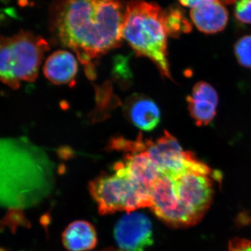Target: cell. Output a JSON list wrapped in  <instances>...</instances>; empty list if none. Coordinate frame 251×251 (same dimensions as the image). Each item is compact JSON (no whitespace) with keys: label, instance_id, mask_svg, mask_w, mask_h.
Returning a JSON list of instances; mask_svg holds the SVG:
<instances>
[{"label":"cell","instance_id":"6da1fadb","mask_svg":"<svg viewBox=\"0 0 251 251\" xmlns=\"http://www.w3.org/2000/svg\"><path fill=\"white\" fill-rule=\"evenodd\" d=\"M126 9L124 0H56L50 11L51 31L94 78L93 61L121 43Z\"/></svg>","mask_w":251,"mask_h":251},{"label":"cell","instance_id":"7a4b0ae2","mask_svg":"<svg viewBox=\"0 0 251 251\" xmlns=\"http://www.w3.org/2000/svg\"><path fill=\"white\" fill-rule=\"evenodd\" d=\"M54 171L47 153L27 138H0V190H11L16 207L34 205L49 196Z\"/></svg>","mask_w":251,"mask_h":251},{"label":"cell","instance_id":"3957f363","mask_svg":"<svg viewBox=\"0 0 251 251\" xmlns=\"http://www.w3.org/2000/svg\"><path fill=\"white\" fill-rule=\"evenodd\" d=\"M168 36L165 11L161 6L144 0H131L127 3L122 39L138 55L151 59L163 76L171 79L167 58Z\"/></svg>","mask_w":251,"mask_h":251},{"label":"cell","instance_id":"277c9868","mask_svg":"<svg viewBox=\"0 0 251 251\" xmlns=\"http://www.w3.org/2000/svg\"><path fill=\"white\" fill-rule=\"evenodd\" d=\"M49 49L46 39L29 31L0 36V82L16 90L23 82H34Z\"/></svg>","mask_w":251,"mask_h":251},{"label":"cell","instance_id":"5b68a950","mask_svg":"<svg viewBox=\"0 0 251 251\" xmlns=\"http://www.w3.org/2000/svg\"><path fill=\"white\" fill-rule=\"evenodd\" d=\"M113 171L111 174L96 178L89 186L91 196L101 215L121 211L133 212L151 206V191L130 179L120 162L115 163Z\"/></svg>","mask_w":251,"mask_h":251},{"label":"cell","instance_id":"8992f818","mask_svg":"<svg viewBox=\"0 0 251 251\" xmlns=\"http://www.w3.org/2000/svg\"><path fill=\"white\" fill-rule=\"evenodd\" d=\"M143 151L148 153L162 175L175 178L186 172L211 174L212 170L191 151H184L169 132L155 140L143 139Z\"/></svg>","mask_w":251,"mask_h":251},{"label":"cell","instance_id":"52a82bcc","mask_svg":"<svg viewBox=\"0 0 251 251\" xmlns=\"http://www.w3.org/2000/svg\"><path fill=\"white\" fill-rule=\"evenodd\" d=\"M219 173L211 174L188 171L175 177V191L181 206L195 224L204 217L210 207L214 195V180Z\"/></svg>","mask_w":251,"mask_h":251},{"label":"cell","instance_id":"ba28073f","mask_svg":"<svg viewBox=\"0 0 251 251\" xmlns=\"http://www.w3.org/2000/svg\"><path fill=\"white\" fill-rule=\"evenodd\" d=\"M150 208L158 219L172 227L196 225L180 204L175 191L174 178L168 175H162L153 185Z\"/></svg>","mask_w":251,"mask_h":251},{"label":"cell","instance_id":"9c48e42d","mask_svg":"<svg viewBox=\"0 0 251 251\" xmlns=\"http://www.w3.org/2000/svg\"><path fill=\"white\" fill-rule=\"evenodd\" d=\"M117 245L124 251H145L153 244L151 221L141 213H127L114 229Z\"/></svg>","mask_w":251,"mask_h":251},{"label":"cell","instance_id":"30bf717a","mask_svg":"<svg viewBox=\"0 0 251 251\" xmlns=\"http://www.w3.org/2000/svg\"><path fill=\"white\" fill-rule=\"evenodd\" d=\"M190 115L199 126H207L214 120L219 103L215 89L206 82H199L193 87L186 99Z\"/></svg>","mask_w":251,"mask_h":251},{"label":"cell","instance_id":"8fae6325","mask_svg":"<svg viewBox=\"0 0 251 251\" xmlns=\"http://www.w3.org/2000/svg\"><path fill=\"white\" fill-rule=\"evenodd\" d=\"M191 19L201 32L216 34L227 25L228 13L219 0H210L191 9Z\"/></svg>","mask_w":251,"mask_h":251},{"label":"cell","instance_id":"7c38bea8","mask_svg":"<svg viewBox=\"0 0 251 251\" xmlns=\"http://www.w3.org/2000/svg\"><path fill=\"white\" fill-rule=\"evenodd\" d=\"M126 115L140 129L150 131L161 120V112L153 100L143 95H133L126 101Z\"/></svg>","mask_w":251,"mask_h":251},{"label":"cell","instance_id":"4fadbf2b","mask_svg":"<svg viewBox=\"0 0 251 251\" xmlns=\"http://www.w3.org/2000/svg\"><path fill=\"white\" fill-rule=\"evenodd\" d=\"M77 59L72 52L58 50L46 59L44 74L54 85H68L73 87L77 74Z\"/></svg>","mask_w":251,"mask_h":251},{"label":"cell","instance_id":"5bb4252c","mask_svg":"<svg viewBox=\"0 0 251 251\" xmlns=\"http://www.w3.org/2000/svg\"><path fill=\"white\" fill-rule=\"evenodd\" d=\"M120 163L130 179L151 191L157 180L163 175L145 151L127 153Z\"/></svg>","mask_w":251,"mask_h":251},{"label":"cell","instance_id":"9a60e30c","mask_svg":"<svg viewBox=\"0 0 251 251\" xmlns=\"http://www.w3.org/2000/svg\"><path fill=\"white\" fill-rule=\"evenodd\" d=\"M62 243L69 251L92 250L97 244V231L87 221H74L63 232Z\"/></svg>","mask_w":251,"mask_h":251},{"label":"cell","instance_id":"2e32d148","mask_svg":"<svg viewBox=\"0 0 251 251\" xmlns=\"http://www.w3.org/2000/svg\"><path fill=\"white\" fill-rule=\"evenodd\" d=\"M165 23L168 36L178 37L191 30V25L181 10L171 7L165 11Z\"/></svg>","mask_w":251,"mask_h":251},{"label":"cell","instance_id":"e0dca14e","mask_svg":"<svg viewBox=\"0 0 251 251\" xmlns=\"http://www.w3.org/2000/svg\"><path fill=\"white\" fill-rule=\"evenodd\" d=\"M234 54L241 66L251 69V35L242 36L236 42Z\"/></svg>","mask_w":251,"mask_h":251},{"label":"cell","instance_id":"ac0fdd59","mask_svg":"<svg viewBox=\"0 0 251 251\" xmlns=\"http://www.w3.org/2000/svg\"><path fill=\"white\" fill-rule=\"evenodd\" d=\"M234 14L239 22L251 24V0H237Z\"/></svg>","mask_w":251,"mask_h":251},{"label":"cell","instance_id":"d6986e66","mask_svg":"<svg viewBox=\"0 0 251 251\" xmlns=\"http://www.w3.org/2000/svg\"><path fill=\"white\" fill-rule=\"evenodd\" d=\"M229 251H251V242L243 238H234L229 241Z\"/></svg>","mask_w":251,"mask_h":251},{"label":"cell","instance_id":"ffe728a7","mask_svg":"<svg viewBox=\"0 0 251 251\" xmlns=\"http://www.w3.org/2000/svg\"><path fill=\"white\" fill-rule=\"evenodd\" d=\"M180 4H182L184 6L186 7H191V9L193 8L197 7L206 2V1H210V0H179Z\"/></svg>","mask_w":251,"mask_h":251},{"label":"cell","instance_id":"44dd1931","mask_svg":"<svg viewBox=\"0 0 251 251\" xmlns=\"http://www.w3.org/2000/svg\"><path fill=\"white\" fill-rule=\"evenodd\" d=\"M221 2L225 3V4H231L234 2H237V0H219Z\"/></svg>","mask_w":251,"mask_h":251},{"label":"cell","instance_id":"7402d4cb","mask_svg":"<svg viewBox=\"0 0 251 251\" xmlns=\"http://www.w3.org/2000/svg\"><path fill=\"white\" fill-rule=\"evenodd\" d=\"M101 251H124L121 250H118V249H105V250Z\"/></svg>","mask_w":251,"mask_h":251}]
</instances>
